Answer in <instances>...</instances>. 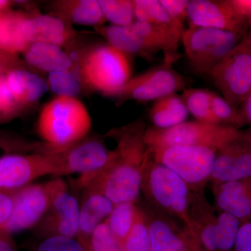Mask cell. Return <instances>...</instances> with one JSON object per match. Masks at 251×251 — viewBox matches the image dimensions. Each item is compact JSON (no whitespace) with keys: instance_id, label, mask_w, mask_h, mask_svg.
I'll list each match as a JSON object with an SVG mask.
<instances>
[{"instance_id":"cell-1","label":"cell","mask_w":251,"mask_h":251,"mask_svg":"<svg viewBox=\"0 0 251 251\" xmlns=\"http://www.w3.org/2000/svg\"><path fill=\"white\" fill-rule=\"evenodd\" d=\"M146 125L137 120L107 133L116 143L111 164L97 176L75 182L77 187L102 193L114 204L136 202L141 193L143 173L150 151L145 141Z\"/></svg>"},{"instance_id":"cell-2","label":"cell","mask_w":251,"mask_h":251,"mask_svg":"<svg viewBox=\"0 0 251 251\" xmlns=\"http://www.w3.org/2000/svg\"><path fill=\"white\" fill-rule=\"evenodd\" d=\"M92 126L90 112L82 102L57 96L41 109L36 126L46 148L61 150L87 138Z\"/></svg>"},{"instance_id":"cell-3","label":"cell","mask_w":251,"mask_h":251,"mask_svg":"<svg viewBox=\"0 0 251 251\" xmlns=\"http://www.w3.org/2000/svg\"><path fill=\"white\" fill-rule=\"evenodd\" d=\"M141 192L153 208L188 226L193 191L176 173L155 161L151 155L143 171Z\"/></svg>"},{"instance_id":"cell-4","label":"cell","mask_w":251,"mask_h":251,"mask_svg":"<svg viewBox=\"0 0 251 251\" xmlns=\"http://www.w3.org/2000/svg\"><path fill=\"white\" fill-rule=\"evenodd\" d=\"M75 62L82 83L105 97L131 77V66L127 54L108 43L86 50Z\"/></svg>"},{"instance_id":"cell-5","label":"cell","mask_w":251,"mask_h":251,"mask_svg":"<svg viewBox=\"0 0 251 251\" xmlns=\"http://www.w3.org/2000/svg\"><path fill=\"white\" fill-rule=\"evenodd\" d=\"M244 131L229 126L198 121L185 122L167 129L147 128L145 141L149 150L173 146L206 147L219 150L244 138Z\"/></svg>"},{"instance_id":"cell-6","label":"cell","mask_w":251,"mask_h":251,"mask_svg":"<svg viewBox=\"0 0 251 251\" xmlns=\"http://www.w3.org/2000/svg\"><path fill=\"white\" fill-rule=\"evenodd\" d=\"M41 151L49 153L55 166V176L79 174L75 182L97 176L115 159V150H110L101 140L85 138L61 150H52L42 144Z\"/></svg>"},{"instance_id":"cell-7","label":"cell","mask_w":251,"mask_h":251,"mask_svg":"<svg viewBox=\"0 0 251 251\" xmlns=\"http://www.w3.org/2000/svg\"><path fill=\"white\" fill-rule=\"evenodd\" d=\"M244 36L232 31L190 26L181 41L196 72L209 75L211 71L240 43Z\"/></svg>"},{"instance_id":"cell-8","label":"cell","mask_w":251,"mask_h":251,"mask_svg":"<svg viewBox=\"0 0 251 251\" xmlns=\"http://www.w3.org/2000/svg\"><path fill=\"white\" fill-rule=\"evenodd\" d=\"M150 151L155 161L176 173L193 192L204 193L206 184L210 181L217 150L206 147L173 146Z\"/></svg>"},{"instance_id":"cell-9","label":"cell","mask_w":251,"mask_h":251,"mask_svg":"<svg viewBox=\"0 0 251 251\" xmlns=\"http://www.w3.org/2000/svg\"><path fill=\"white\" fill-rule=\"evenodd\" d=\"M209 75L222 97L238 110L251 92V50L244 36Z\"/></svg>"},{"instance_id":"cell-10","label":"cell","mask_w":251,"mask_h":251,"mask_svg":"<svg viewBox=\"0 0 251 251\" xmlns=\"http://www.w3.org/2000/svg\"><path fill=\"white\" fill-rule=\"evenodd\" d=\"M186 81L176 72L171 63L163 62L129 80L112 92L109 97L118 103L127 100L150 101L156 100L171 94L185 90Z\"/></svg>"},{"instance_id":"cell-11","label":"cell","mask_w":251,"mask_h":251,"mask_svg":"<svg viewBox=\"0 0 251 251\" xmlns=\"http://www.w3.org/2000/svg\"><path fill=\"white\" fill-rule=\"evenodd\" d=\"M50 204L45 216L37 225L39 232L46 237L76 239L78 232L80 206L62 179L46 183Z\"/></svg>"},{"instance_id":"cell-12","label":"cell","mask_w":251,"mask_h":251,"mask_svg":"<svg viewBox=\"0 0 251 251\" xmlns=\"http://www.w3.org/2000/svg\"><path fill=\"white\" fill-rule=\"evenodd\" d=\"M49 153H9L0 157V191H16L45 175H55Z\"/></svg>"},{"instance_id":"cell-13","label":"cell","mask_w":251,"mask_h":251,"mask_svg":"<svg viewBox=\"0 0 251 251\" xmlns=\"http://www.w3.org/2000/svg\"><path fill=\"white\" fill-rule=\"evenodd\" d=\"M50 204L46 183L31 184L15 191L12 213L0 231L11 235L35 227L49 211Z\"/></svg>"},{"instance_id":"cell-14","label":"cell","mask_w":251,"mask_h":251,"mask_svg":"<svg viewBox=\"0 0 251 251\" xmlns=\"http://www.w3.org/2000/svg\"><path fill=\"white\" fill-rule=\"evenodd\" d=\"M190 26L214 28L246 35L249 26L229 0H188Z\"/></svg>"},{"instance_id":"cell-15","label":"cell","mask_w":251,"mask_h":251,"mask_svg":"<svg viewBox=\"0 0 251 251\" xmlns=\"http://www.w3.org/2000/svg\"><path fill=\"white\" fill-rule=\"evenodd\" d=\"M251 177V150L244 138L220 149L213 164L210 181L218 184Z\"/></svg>"},{"instance_id":"cell-16","label":"cell","mask_w":251,"mask_h":251,"mask_svg":"<svg viewBox=\"0 0 251 251\" xmlns=\"http://www.w3.org/2000/svg\"><path fill=\"white\" fill-rule=\"evenodd\" d=\"M145 211L150 251H189L187 236L172 216L155 209Z\"/></svg>"},{"instance_id":"cell-17","label":"cell","mask_w":251,"mask_h":251,"mask_svg":"<svg viewBox=\"0 0 251 251\" xmlns=\"http://www.w3.org/2000/svg\"><path fill=\"white\" fill-rule=\"evenodd\" d=\"M214 208L240 221H251V177L212 184Z\"/></svg>"},{"instance_id":"cell-18","label":"cell","mask_w":251,"mask_h":251,"mask_svg":"<svg viewBox=\"0 0 251 251\" xmlns=\"http://www.w3.org/2000/svg\"><path fill=\"white\" fill-rule=\"evenodd\" d=\"M22 31L29 44L47 43L62 48L75 37V31L70 25L54 15L27 14Z\"/></svg>"},{"instance_id":"cell-19","label":"cell","mask_w":251,"mask_h":251,"mask_svg":"<svg viewBox=\"0 0 251 251\" xmlns=\"http://www.w3.org/2000/svg\"><path fill=\"white\" fill-rule=\"evenodd\" d=\"M85 191L79 211L76 239L86 249L94 230L106 221L115 204L102 193L90 190Z\"/></svg>"},{"instance_id":"cell-20","label":"cell","mask_w":251,"mask_h":251,"mask_svg":"<svg viewBox=\"0 0 251 251\" xmlns=\"http://www.w3.org/2000/svg\"><path fill=\"white\" fill-rule=\"evenodd\" d=\"M50 8L54 16L68 23L98 29L106 21L97 0H61L54 1Z\"/></svg>"},{"instance_id":"cell-21","label":"cell","mask_w":251,"mask_h":251,"mask_svg":"<svg viewBox=\"0 0 251 251\" xmlns=\"http://www.w3.org/2000/svg\"><path fill=\"white\" fill-rule=\"evenodd\" d=\"M134 3L136 21L151 25L178 50L185 29L172 20L159 0H134Z\"/></svg>"},{"instance_id":"cell-22","label":"cell","mask_w":251,"mask_h":251,"mask_svg":"<svg viewBox=\"0 0 251 251\" xmlns=\"http://www.w3.org/2000/svg\"><path fill=\"white\" fill-rule=\"evenodd\" d=\"M23 56L26 64L43 72L71 70L76 66V62L60 47L47 43L29 44Z\"/></svg>"},{"instance_id":"cell-23","label":"cell","mask_w":251,"mask_h":251,"mask_svg":"<svg viewBox=\"0 0 251 251\" xmlns=\"http://www.w3.org/2000/svg\"><path fill=\"white\" fill-rule=\"evenodd\" d=\"M188 109L181 95L171 94L155 100L150 112L153 126L167 129L186 122Z\"/></svg>"},{"instance_id":"cell-24","label":"cell","mask_w":251,"mask_h":251,"mask_svg":"<svg viewBox=\"0 0 251 251\" xmlns=\"http://www.w3.org/2000/svg\"><path fill=\"white\" fill-rule=\"evenodd\" d=\"M27 14L21 11H10L0 14V51L17 55L24 52L29 44L22 31Z\"/></svg>"},{"instance_id":"cell-25","label":"cell","mask_w":251,"mask_h":251,"mask_svg":"<svg viewBox=\"0 0 251 251\" xmlns=\"http://www.w3.org/2000/svg\"><path fill=\"white\" fill-rule=\"evenodd\" d=\"M97 30L105 38L109 45L124 53L139 54L146 58H150L153 54L131 25L119 27L111 25L98 28Z\"/></svg>"},{"instance_id":"cell-26","label":"cell","mask_w":251,"mask_h":251,"mask_svg":"<svg viewBox=\"0 0 251 251\" xmlns=\"http://www.w3.org/2000/svg\"><path fill=\"white\" fill-rule=\"evenodd\" d=\"M140 208L136 202H122L115 204L106 222L115 237L124 244L134 226Z\"/></svg>"},{"instance_id":"cell-27","label":"cell","mask_w":251,"mask_h":251,"mask_svg":"<svg viewBox=\"0 0 251 251\" xmlns=\"http://www.w3.org/2000/svg\"><path fill=\"white\" fill-rule=\"evenodd\" d=\"M211 92L202 89H185L181 94L188 111L196 121L218 125L211 110Z\"/></svg>"},{"instance_id":"cell-28","label":"cell","mask_w":251,"mask_h":251,"mask_svg":"<svg viewBox=\"0 0 251 251\" xmlns=\"http://www.w3.org/2000/svg\"><path fill=\"white\" fill-rule=\"evenodd\" d=\"M47 82L49 88L58 97L69 98H76L82 85L77 64L71 70L49 73Z\"/></svg>"},{"instance_id":"cell-29","label":"cell","mask_w":251,"mask_h":251,"mask_svg":"<svg viewBox=\"0 0 251 251\" xmlns=\"http://www.w3.org/2000/svg\"><path fill=\"white\" fill-rule=\"evenodd\" d=\"M99 3L112 25L128 27L136 21L134 0H99Z\"/></svg>"},{"instance_id":"cell-30","label":"cell","mask_w":251,"mask_h":251,"mask_svg":"<svg viewBox=\"0 0 251 251\" xmlns=\"http://www.w3.org/2000/svg\"><path fill=\"white\" fill-rule=\"evenodd\" d=\"M241 224L239 220L227 213L217 214L216 251H232L237 241Z\"/></svg>"},{"instance_id":"cell-31","label":"cell","mask_w":251,"mask_h":251,"mask_svg":"<svg viewBox=\"0 0 251 251\" xmlns=\"http://www.w3.org/2000/svg\"><path fill=\"white\" fill-rule=\"evenodd\" d=\"M123 246L124 251H150V236L143 209H140L134 226Z\"/></svg>"},{"instance_id":"cell-32","label":"cell","mask_w":251,"mask_h":251,"mask_svg":"<svg viewBox=\"0 0 251 251\" xmlns=\"http://www.w3.org/2000/svg\"><path fill=\"white\" fill-rule=\"evenodd\" d=\"M86 251H124V246L112 234L105 221L94 230Z\"/></svg>"},{"instance_id":"cell-33","label":"cell","mask_w":251,"mask_h":251,"mask_svg":"<svg viewBox=\"0 0 251 251\" xmlns=\"http://www.w3.org/2000/svg\"><path fill=\"white\" fill-rule=\"evenodd\" d=\"M31 72L25 68H18L6 74L8 85L21 109L26 108V97Z\"/></svg>"},{"instance_id":"cell-34","label":"cell","mask_w":251,"mask_h":251,"mask_svg":"<svg viewBox=\"0 0 251 251\" xmlns=\"http://www.w3.org/2000/svg\"><path fill=\"white\" fill-rule=\"evenodd\" d=\"M211 110L218 125L229 126L237 128V110L222 97L211 92Z\"/></svg>"},{"instance_id":"cell-35","label":"cell","mask_w":251,"mask_h":251,"mask_svg":"<svg viewBox=\"0 0 251 251\" xmlns=\"http://www.w3.org/2000/svg\"><path fill=\"white\" fill-rule=\"evenodd\" d=\"M22 110L10 90L6 74L0 75V118L1 121L16 117Z\"/></svg>"},{"instance_id":"cell-36","label":"cell","mask_w":251,"mask_h":251,"mask_svg":"<svg viewBox=\"0 0 251 251\" xmlns=\"http://www.w3.org/2000/svg\"><path fill=\"white\" fill-rule=\"evenodd\" d=\"M34 251H87L76 239L62 237H46Z\"/></svg>"},{"instance_id":"cell-37","label":"cell","mask_w":251,"mask_h":251,"mask_svg":"<svg viewBox=\"0 0 251 251\" xmlns=\"http://www.w3.org/2000/svg\"><path fill=\"white\" fill-rule=\"evenodd\" d=\"M162 6L175 23L184 28V22L188 19V0H159Z\"/></svg>"},{"instance_id":"cell-38","label":"cell","mask_w":251,"mask_h":251,"mask_svg":"<svg viewBox=\"0 0 251 251\" xmlns=\"http://www.w3.org/2000/svg\"><path fill=\"white\" fill-rule=\"evenodd\" d=\"M14 193L0 191V230L9 221L12 213Z\"/></svg>"},{"instance_id":"cell-39","label":"cell","mask_w":251,"mask_h":251,"mask_svg":"<svg viewBox=\"0 0 251 251\" xmlns=\"http://www.w3.org/2000/svg\"><path fill=\"white\" fill-rule=\"evenodd\" d=\"M233 251H251V221L241 226Z\"/></svg>"},{"instance_id":"cell-40","label":"cell","mask_w":251,"mask_h":251,"mask_svg":"<svg viewBox=\"0 0 251 251\" xmlns=\"http://www.w3.org/2000/svg\"><path fill=\"white\" fill-rule=\"evenodd\" d=\"M25 64L17 55L0 51V75L6 74L14 69L25 68Z\"/></svg>"},{"instance_id":"cell-41","label":"cell","mask_w":251,"mask_h":251,"mask_svg":"<svg viewBox=\"0 0 251 251\" xmlns=\"http://www.w3.org/2000/svg\"><path fill=\"white\" fill-rule=\"evenodd\" d=\"M245 125L251 126V92L237 110V128Z\"/></svg>"},{"instance_id":"cell-42","label":"cell","mask_w":251,"mask_h":251,"mask_svg":"<svg viewBox=\"0 0 251 251\" xmlns=\"http://www.w3.org/2000/svg\"><path fill=\"white\" fill-rule=\"evenodd\" d=\"M229 1L237 14L247 23L249 29L251 26V0H229Z\"/></svg>"},{"instance_id":"cell-43","label":"cell","mask_w":251,"mask_h":251,"mask_svg":"<svg viewBox=\"0 0 251 251\" xmlns=\"http://www.w3.org/2000/svg\"><path fill=\"white\" fill-rule=\"evenodd\" d=\"M0 149L9 150V151H11L12 150H20V149L21 150L22 149L23 150H27V151L32 150L31 147L21 146L18 142L9 140V138L4 136H0Z\"/></svg>"},{"instance_id":"cell-44","label":"cell","mask_w":251,"mask_h":251,"mask_svg":"<svg viewBox=\"0 0 251 251\" xmlns=\"http://www.w3.org/2000/svg\"><path fill=\"white\" fill-rule=\"evenodd\" d=\"M0 251H16V246L11 235L0 231Z\"/></svg>"},{"instance_id":"cell-45","label":"cell","mask_w":251,"mask_h":251,"mask_svg":"<svg viewBox=\"0 0 251 251\" xmlns=\"http://www.w3.org/2000/svg\"><path fill=\"white\" fill-rule=\"evenodd\" d=\"M186 232L187 236L188 247H189V251H203L201 247L198 246L197 243L194 240V239L188 232Z\"/></svg>"},{"instance_id":"cell-46","label":"cell","mask_w":251,"mask_h":251,"mask_svg":"<svg viewBox=\"0 0 251 251\" xmlns=\"http://www.w3.org/2000/svg\"><path fill=\"white\" fill-rule=\"evenodd\" d=\"M12 4L11 1L7 0H0V14L10 11V7Z\"/></svg>"},{"instance_id":"cell-47","label":"cell","mask_w":251,"mask_h":251,"mask_svg":"<svg viewBox=\"0 0 251 251\" xmlns=\"http://www.w3.org/2000/svg\"><path fill=\"white\" fill-rule=\"evenodd\" d=\"M244 140L247 142V145H249V148L251 150V128L244 132Z\"/></svg>"},{"instance_id":"cell-48","label":"cell","mask_w":251,"mask_h":251,"mask_svg":"<svg viewBox=\"0 0 251 251\" xmlns=\"http://www.w3.org/2000/svg\"><path fill=\"white\" fill-rule=\"evenodd\" d=\"M246 39L247 40L248 44H249V48H250L251 50V26L249 27V30H248L247 34L244 36Z\"/></svg>"},{"instance_id":"cell-49","label":"cell","mask_w":251,"mask_h":251,"mask_svg":"<svg viewBox=\"0 0 251 251\" xmlns=\"http://www.w3.org/2000/svg\"><path fill=\"white\" fill-rule=\"evenodd\" d=\"M0 121H1V118H0Z\"/></svg>"}]
</instances>
